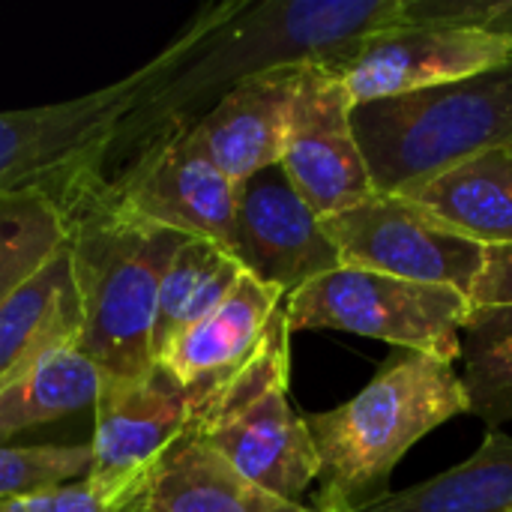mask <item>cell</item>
<instances>
[{
  "label": "cell",
  "mask_w": 512,
  "mask_h": 512,
  "mask_svg": "<svg viewBox=\"0 0 512 512\" xmlns=\"http://www.w3.org/2000/svg\"><path fill=\"white\" fill-rule=\"evenodd\" d=\"M399 24H405V0H243V6L123 120L114 150L120 144L147 141L165 126L198 120V108L210 96L219 99L243 78L288 66H327L336 72L363 39Z\"/></svg>",
  "instance_id": "cell-1"
},
{
  "label": "cell",
  "mask_w": 512,
  "mask_h": 512,
  "mask_svg": "<svg viewBox=\"0 0 512 512\" xmlns=\"http://www.w3.org/2000/svg\"><path fill=\"white\" fill-rule=\"evenodd\" d=\"M54 204L78 294V348L105 381L141 378L153 366L159 285L183 237L129 213L102 168L81 171Z\"/></svg>",
  "instance_id": "cell-2"
},
{
  "label": "cell",
  "mask_w": 512,
  "mask_h": 512,
  "mask_svg": "<svg viewBox=\"0 0 512 512\" xmlns=\"http://www.w3.org/2000/svg\"><path fill=\"white\" fill-rule=\"evenodd\" d=\"M468 393L453 363L402 351L345 405L306 414L318 456L315 512H363L390 495V474L405 453L441 423L468 414Z\"/></svg>",
  "instance_id": "cell-3"
},
{
  "label": "cell",
  "mask_w": 512,
  "mask_h": 512,
  "mask_svg": "<svg viewBox=\"0 0 512 512\" xmlns=\"http://www.w3.org/2000/svg\"><path fill=\"white\" fill-rule=\"evenodd\" d=\"M375 192L405 195L498 147H512V57L474 78L351 108Z\"/></svg>",
  "instance_id": "cell-4"
},
{
  "label": "cell",
  "mask_w": 512,
  "mask_h": 512,
  "mask_svg": "<svg viewBox=\"0 0 512 512\" xmlns=\"http://www.w3.org/2000/svg\"><path fill=\"white\" fill-rule=\"evenodd\" d=\"M240 6L243 0H231L204 9L147 66L96 93L57 105L0 111V195L42 192L57 201L81 171L102 168L114 150L123 120L150 99Z\"/></svg>",
  "instance_id": "cell-5"
},
{
  "label": "cell",
  "mask_w": 512,
  "mask_h": 512,
  "mask_svg": "<svg viewBox=\"0 0 512 512\" xmlns=\"http://www.w3.org/2000/svg\"><path fill=\"white\" fill-rule=\"evenodd\" d=\"M291 330L285 303L261 348L225 378L198 384L189 432L264 492L300 504L318 480L315 444L288 402Z\"/></svg>",
  "instance_id": "cell-6"
},
{
  "label": "cell",
  "mask_w": 512,
  "mask_h": 512,
  "mask_svg": "<svg viewBox=\"0 0 512 512\" xmlns=\"http://www.w3.org/2000/svg\"><path fill=\"white\" fill-rule=\"evenodd\" d=\"M471 300L453 288L405 282L360 267H336L285 297L288 330H342L432 354L444 363L462 354Z\"/></svg>",
  "instance_id": "cell-7"
},
{
  "label": "cell",
  "mask_w": 512,
  "mask_h": 512,
  "mask_svg": "<svg viewBox=\"0 0 512 512\" xmlns=\"http://www.w3.org/2000/svg\"><path fill=\"white\" fill-rule=\"evenodd\" d=\"M342 264L381 276L453 288L471 300L486 264V246L453 231L405 195L366 201L321 219Z\"/></svg>",
  "instance_id": "cell-8"
},
{
  "label": "cell",
  "mask_w": 512,
  "mask_h": 512,
  "mask_svg": "<svg viewBox=\"0 0 512 512\" xmlns=\"http://www.w3.org/2000/svg\"><path fill=\"white\" fill-rule=\"evenodd\" d=\"M111 186L138 219L231 252L240 186L207 156L192 123L165 126L141 141L135 162L111 177Z\"/></svg>",
  "instance_id": "cell-9"
},
{
  "label": "cell",
  "mask_w": 512,
  "mask_h": 512,
  "mask_svg": "<svg viewBox=\"0 0 512 512\" xmlns=\"http://www.w3.org/2000/svg\"><path fill=\"white\" fill-rule=\"evenodd\" d=\"M198 408V387H183L162 366H150L141 378L105 381L93 402L90 474L114 512L129 504L153 465L189 429Z\"/></svg>",
  "instance_id": "cell-10"
},
{
  "label": "cell",
  "mask_w": 512,
  "mask_h": 512,
  "mask_svg": "<svg viewBox=\"0 0 512 512\" xmlns=\"http://www.w3.org/2000/svg\"><path fill=\"white\" fill-rule=\"evenodd\" d=\"M351 108L339 72L327 66L300 69L279 168L318 219L336 216L375 195L354 135Z\"/></svg>",
  "instance_id": "cell-11"
},
{
  "label": "cell",
  "mask_w": 512,
  "mask_h": 512,
  "mask_svg": "<svg viewBox=\"0 0 512 512\" xmlns=\"http://www.w3.org/2000/svg\"><path fill=\"white\" fill-rule=\"evenodd\" d=\"M510 57L512 39L468 27L399 24L363 39L351 60L336 72L351 105H366L474 78Z\"/></svg>",
  "instance_id": "cell-12"
},
{
  "label": "cell",
  "mask_w": 512,
  "mask_h": 512,
  "mask_svg": "<svg viewBox=\"0 0 512 512\" xmlns=\"http://www.w3.org/2000/svg\"><path fill=\"white\" fill-rule=\"evenodd\" d=\"M231 255L249 276L279 288L285 297L342 267L321 219L279 165L240 183Z\"/></svg>",
  "instance_id": "cell-13"
},
{
  "label": "cell",
  "mask_w": 512,
  "mask_h": 512,
  "mask_svg": "<svg viewBox=\"0 0 512 512\" xmlns=\"http://www.w3.org/2000/svg\"><path fill=\"white\" fill-rule=\"evenodd\" d=\"M303 66L243 78L192 120L207 156L231 183L279 165Z\"/></svg>",
  "instance_id": "cell-14"
},
{
  "label": "cell",
  "mask_w": 512,
  "mask_h": 512,
  "mask_svg": "<svg viewBox=\"0 0 512 512\" xmlns=\"http://www.w3.org/2000/svg\"><path fill=\"white\" fill-rule=\"evenodd\" d=\"M285 294L243 273L234 291L156 360L183 387L210 384L240 369L264 342Z\"/></svg>",
  "instance_id": "cell-15"
},
{
  "label": "cell",
  "mask_w": 512,
  "mask_h": 512,
  "mask_svg": "<svg viewBox=\"0 0 512 512\" xmlns=\"http://www.w3.org/2000/svg\"><path fill=\"white\" fill-rule=\"evenodd\" d=\"M138 498L153 512H315L249 483L189 429L153 465Z\"/></svg>",
  "instance_id": "cell-16"
},
{
  "label": "cell",
  "mask_w": 512,
  "mask_h": 512,
  "mask_svg": "<svg viewBox=\"0 0 512 512\" xmlns=\"http://www.w3.org/2000/svg\"><path fill=\"white\" fill-rule=\"evenodd\" d=\"M81 312L66 243L0 300V387L57 345H78Z\"/></svg>",
  "instance_id": "cell-17"
},
{
  "label": "cell",
  "mask_w": 512,
  "mask_h": 512,
  "mask_svg": "<svg viewBox=\"0 0 512 512\" xmlns=\"http://www.w3.org/2000/svg\"><path fill=\"white\" fill-rule=\"evenodd\" d=\"M405 198L483 246H512V147L486 150Z\"/></svg>",
  "instance_id": "cell-18"
},
{
  "label": "cell",
  "mask_w": 512,
  "mask_h": 512,
  "mask_svg": "<svg viewBox=\"0 0 512 512\" xmlns=\"http://www.w3.org/2000/svg\"><path fill=\"white\" fill-rule=\"evenodd\" d=\"M99 387V369L75 342L45 351L0 387V444L24 429L93 408Z\"/></svg>",
  "instance_id": "cell-19"
},
{
  "label": "cell",
  "mask_w": 512,
  "mask_h": 512,
  "mask_svg": "<svg viewBox=\"0 0 512 512\" xmlns=\"http://www.w3.org/2000/svg\"><path fill=\"white\" fill-rule=\"evenodd\" d=\"M246 270L219 243L183 237L165 267L156 321H153V363L171 348L177 336L207 318L240 282Z\"/></svg>",
  "instance_id": "cell-20"
},
{
  "label": "cell",
  "mask_w": 512,
  "mask_h": 512,
  "mask_svg": "<svg viewBox=\"0 0 512 512\" xmlns=\"http://www.w3.org/2000/svg\"><path fill=\"white\" fill-rule=\"evenodd\" d=\"M363 512H512V438L492 429L468 462Z\"/></svg>",
  "instance_id": "cell-21"
},
{
  "label": "cell",
  "mask_w": 512,
  "mask_h": 512,
  "mask_svg": "<svg viewBox=\"0 0 512 512\" xmlns=\"http://www.w3.org/2000/svg\"><path fill=\"white\" fill-rule=\"evenodd\" d=\"M465 393L474 417L498 429L512 420V306H471L462 327Z\"/></svg>",
  "instance_id": "cell-22"
},
{
  "label": "cell",
  "mask_w": 512,
  "mask_h": 512,
  "mask_svg": "<svg viewBox=\"0 0 512 512\" xmlns=\"http://www.w3.org/2000/svg\"><path fill=\"white\" fill-rule=\"evenodd\" d=\"M66 243L63 213L42 192L0 195V300L42 270Z\"/></svg>",
  "instance_id": "cell-23"
},
{
  "label": "cell",
  "mask_w": 512,
  "mask_h": 512,
  "mask_svg": "<svg viewBox=\"0 0 512 512\" xmlns=\"http://www.w3.org/2000/svg\"><path fill=\"white\" fill-rule=\"evenodd\" d=\"M90 444L78 447H6L0 444V498L57 489L87 480Z\"/></svg>",
  "instance_id": "cell-24"
},
{
  "label": "cell",
  "mask_w": 512,
  "mask_h": 512,
  "mask_svg": "<svg viewBox=\"0 0 512 512\" xmlns=\"http://www.w3.org/2000/svg\"><path fill=\"white\" fill-rule=\"evenodd\" d=\"M405 24L468 27L512 39V0H405Z\"/></svg>",
  "instance_id": "cell-25"
},
{
  "label": "cell",
  "mask_w": 512,
  "mask_h": 512,
  "mask_svg": "<svg viewBox=\"0 0 512 512\" xmlns=\"http://www.w3.org/2000/svg\"><path fill=\"white\" fill-rule=\"evenodd\" d=\"M0 512H114V507L93 483L78 480L57 489L0 498Z\"/></svg>",
  "instance_id": "cell-26"
},
{
  "label": "cell",
  "mask_w": 512,
  "mask_h": 512,
  "mask_svg": "<svg viewBox=\"0 0 512 512\" xmlns=\"http://www.w3.org/2000/svg\"><path fill=\"white\" fill-rule=\"evenodd\" d=\"M471 306H512V246H486V264Z\"/></svg>",
  "instance_id": "cell-27"
},
{
  "label": "cell",
  "mask_w": 512,
  "mask_h": 512,
  "mask_svg": "<svg viewBox=\"0 0 512 512\" xmlns=\"http://www.w3.org/2000/svg\"><path fill=\"white\" fill-rule=\"evenodd\" d=\"M117 512H153V510H150V507H147V504H144V501H141L138 495H135V498H132L129 504H123V507H120Z\"/></svg>",
  "instance_id": "cell-28"
}]
</instances>
